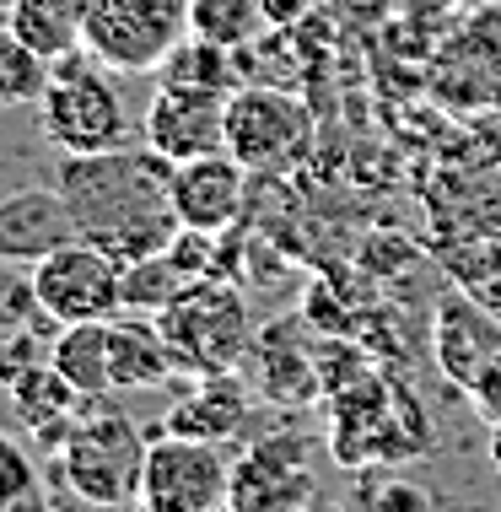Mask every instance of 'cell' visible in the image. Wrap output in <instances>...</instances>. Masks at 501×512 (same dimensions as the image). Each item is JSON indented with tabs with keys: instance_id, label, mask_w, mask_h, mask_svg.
<instances>
[{
	"instance_id": "cell-17",
	"label": "cell",
	"mask_w": 501,
	"mask_h": 512,
	"mask_svg": "<svg viewBox=\"0 0 501 512\" xmlns=\"http://www.w3.org/2000/svg\"><path fill=\"white\" fill-rule=\"evenodd\" d=\"M49 367L81 399H103L114 394V362H108V318L92 324H60V335L49 345Z\"/></svg>"
},
{
	"instance_id": "cell-18",
	"label": "cell",
	"mask_w": 501,
	"mask_h": 512,
	"mask_svg": "<svg viewBox=\"0 0 501 512\" xmlns=\"http://www.w3.org/2000/svg\"><path fill=\"white\" fill-rule=\"evenodd\" d=\"M6 27L44 60L81 49V0H6Z\"/></svg>"
},
{
	"instance_id": "cell-6",
	"label": "cell",
	"mask_w": 501,
	"mask_h": 512,
	"mask_svg": "<svg viewBox=\"0 0 501 512\" xmlns=\"http://www.w3.org/2000/svg\"><path fill=\"white\" fill-rule=\"evenodd\" d=\"M27 275L49 324H92V318L124 313V265L87 238L44 254L38 265H27Z\"/></svg>"
},
{
	"instance_id": "cell-25",
	"label": "cell",
	"mask_w": 501,
	"mask_h": 512,
	"mask_svg": "<svg viewBox=\"0 0 501 512\" xmlns=\"http://www.w3.org/2000/svg\"><path fill=\"white\" fill-rule=\"evenodd\" d=\"M33 318H44L33 297V275H17V270H0V335L17 324H33Z\"/></svg>"
},
{
	"instance_id": "cell-9",
	"label": "cell",
	"mask_w": 501,
	"mask_h": 512,
	"mask_svg": "<svg viewBox=\"0 0 501 512\" xmlns=\"http://www.w3.org/2000/svg\"><path fill=\"white\" fill-rule=\"evenodd\" d=\"M141 135L167 162H194V157H211V151H227V92L162 81L146 108Z\"/></svg>"
},
{
	"instance_id": "cell-28",
	"label": "cell",
	"mask_w": 501,
	"mask_h": 512,
	"mask_svg": "<svg viewBox=\"0 0 501 512\" xmlns=\"http://www.w3.org/2000/svg\"><path fill=\"white\" fill-rule=\"evenodd\" d=\"M491 464L501 469V426H496V432H491Z\"/></svg>"
},
{
	"instance_id": "cell-15",
	"label": "cell",
	"mask_w": 501,
	"mask_h": 512,
	"mask_svg": "<svg viewBox=\"0 0 501 512\" xmlns=\"http://www.w3.org/2000/svg\"><path fill=\"white\" fill-rule=\"evenodd\" d=\"M243 426H248V389L232 372H200V383L167 410V432L200 442H232Z\"/></svg>"
},
{
	"instance_id": "cell-8",
	"label": "cell",
	"mask_w": 501,
	"mask_h": 512,
	"mask_svg": "<svg viewBox=\"0 0 501 512\" xmlns=\"http://www.w3.org/2000/svg\"><path fill=\"white\" fill-rule=\"evenodd\" d=\"M313 119L302 98L281 87H232L227 92V151L248 173H281L308 151Z\"/></svg>"
},
{
	"instance_id": "cell-23",
	"label": "cell",
	"mask_w": 501,
	"mask_h": 512,
	"mask_svg": "<svg viewBox=\"0 0 501 512\" xmlns=\"http://www.w3.org/2000/svg\"><path fill=\"white\" fill-rule=\"evenodd\" d=\"M38 502H44V486H38L33 459H27V448L11 432H0V512L38 507Z\"/></svg>"
},
{
	"instance_id": "cell-3",
	"label": "cell",
	"mask_w": 501,
	"mask_h": 512,
	"mask_svg": "<svg viewBox=\"0 0 501 512\" xmlns=\"http://www.w3.org/2000/svg\"><path fill=\"white\" fill-rule=\"evenodd\" d=\"M151 318H157V329L173 345L178 372H194V378L200 372H232L248 356V340H254L243 297L227 281H216V275L189 281L184 292Z\"/></svg>"
},
{
	"instance_id": "cell-14",
	"label": "cell",
	"mask_w": 501,
	"mask_h": 512,
	"mask_svg": "<svg viewBox=\"0 0 501 512\" xmlns=\"http://www.w3.org/2000/svg\"><path fill=\"white\" fill-rule=\"evenodd\" d=\"M302 318H275L270 329H259L248 340V362H254V389L275 405H302L318 394V362L313 351L297 340Z\"/></svg>"
},
{
	"instance_id": "cell-4",
	"label": "cell",
	"mask_w": 501,
	"mask_h": 512,
	"mask_svg": "<svg viewBox=\"0 0 501 512\" xmlns=\"http://www.w3.org/2000/svg\"><path fill=\"white\" fill-rule=\"evenodd\" d=\"M146 448L151 442L130 415H92L71 426V437L54 453V469L87 507H130L141 502Z\"/></svg>"
},
{
	"instance_id": "cell-11",
	"label": "cell",
	"mask_w": 501,
	"mask_h": 512,
	"mask_svg": "<svg viewBox=\"0 0 501 512\" xmlns=\"http://www.w3.org/2000/svg\"><path fill=\"white\" fill-rule=\"evenodd\" d=\"M243 189L248 168L232 151H211L194 162H173V211L178 227H200V232H227L243 211Z\"/></svg>"
},
{
	"instance_id": "cell-27",
	"label": "cell",
	"mask_w": 501,
	"mask_h": 512,
	"mask_svg": "<svg viewBox=\"0 0 501 512\" xmlns=\"http://www.w3.org/2000/svg\"><path fill=\"white\" fill-rule=\"evenodd\" d=\"M372 507H383V512H426L431 507V491H421V486H405V480H388V486H378V491H361Z\"/></svg>"
},
{
	"instance_id": "cell-12",
	"label": "cell",
	"mask_w": 501,
	"mask_h": 512,
	"mask_svg": "<svg viewBox=\"0 0 501 512\" xmlns=\"http://www.w3.org/2000/svg\"><path fill=\"white\" fill-rule=\"evenodd\" d=\"M71 238L81 232L60 189H17L0 200V265H38Z\"/></svg>"
},
{
	"instance_id": "cell-2",
	"label": "cell",
	"mask_w": 501,
	"mask_h": 512,
	"mask_svg": "<svg viewBox=\"0 0 501 512\" xmlns=\"http://www.w3.org/2000/svg\"><path fill=\"white\" fill-rule=\"evenodd\" d=\"M33 108H38L44 135L65 151V157L114 151V146H124V130H130L114 81L97 71L81 49L49 60V87H44V98H38Z\"/></svg>"
},
{
	"instance_id": "cell-29",
	"label": "cell",
	"mask_w": 501,
	"mask_h": 512,
	"mask_svg": "<svg viewBox=\"0 0 501 512\" xmlns=\"http://www.w3.org/2000/svg\"><path fill=\"white\" fill-rule=\"evenodd\" d=\"M453 6H485V0H453Z\"/></svg>"
},
{
	"instance_id": "cell-1",
	"label": "cell",
	"mask_w": 501,
	"mask_h": 512,
	"mask_svg": "<svg viewBox=\"0 0 501 512\" xmlns=\"http://www.w3.org/2000/svg\"><path fill=\"white\" fill-rule=\"evenodd\" d=\"M54 189L71 205L81 238L114 254L119 265H141L151 254H167V243L178 232L173 162L157 157L151 146L65 157L60 173H54Z\"/></svg>"
},
{
	"instance_id": "cell-19",
	"label": "cell",
	"mask_w": 501,
	"mask_h": 512,
	"mask_svg": "<svg viewBox=\"0 0 501 512\" xmlns=\"http://www.w3.org/2000/svg\"><path fill=\"white\" fill-rule=\"evenodd\" d=\"M157 71H162V81H178V87H211V92H232V87H238L232 49L216 44V38H200V33L178 38Z\"/></svg>"
},
{
	"instance_id": "cell-24",
	"label": "cell",
	"mask_w": 501,
	"mask_h": 512,
	"mask_svg": "<svg viewBox=\"0 0 501 512\" xmlns=\"http://www.w3.org/2000/svg\"><path fill=\"white\" fill-rule=\"evenodd\" d=\"M33 324H38V318H33ZM33 324H17V329H6V335H0V389H6V394L17 389V383H22L38 362H44Z\"/></svg>"
},
{
	"instance_id": "cell-20",
	"label": "cell",
	"mask_w": 501,
	"mask_h": 512,
	"mask_svg": "<svg viewBox=\"0 0 501 512\" xmlns=\"http://www.w3.org/2000/svg\"><path fill=\"white\" fill-rule=\"evenodd\" d=\"M264 22H270L264 0H189V33L216 38V44H227V49L254 44Z\"/></svg>"
},
{
	"instance_id": "cell-21",
	"label": "cell",
	"mask_w": 501,
	"mask_h": 512,
	"mask_svg": "<svg viewBox=\"0 0 501 512\" xmlns=\"http://www.w3.org/2000/svg\"><path fill=\"white\" fill-rule=\"evenodd\" d=\"M49 87V60L33 44H22L6 22H0V108L38 103Z\"/></svg>"
},
{
	"instance_id": "cell-22",
	"label": "cell",
	"mask_w": 501,
	"mask_h": 512,
	"mask_svg": "<svg viewBox=\"0 0 501 512\" xmlns=\"http://www.w3.org/2000/svg\"><path fill=\"white\" fill-rule=\"evenodd\" d=\"M189 286V275L167 254H151L141 265H124V313H162Z\"/></svg>"
},
{
	"instance_id": "cell-10",
	"label": "cell",
	"mask_w": 501,
	"mask_h": 512,
	"mask_svg": "<svg viewBox=\"0 0 501 512\" xmlns=\"http://www.w3.org/2000/svg\"><path fill=\"white\" fill-rule=\"evenodd\" d=\"M313 469H308V448L302 437H270L254 442L238 464H232V512H286V507H308L313 502Z\"/></svg>"
},
{
	"instance_id": "cell-26",
	"label": "cell",
	"mask_w": 501,
	"mask_h": 512,
	"mask_svg": "<svg viewBox=\"0 0 501 512\" xmlns=\"http://www.w3.org/2000/svg\"><path fill=\"white\" fill-rule=\"evenodd\" d=\"M469 405L480 410V421H491V426H501V351L485 362L480 372H475V383H469Z\"/></svg>"
},
{
	"instance_id": "cell-16",
	"label": "cell",
	"mask_w": 501,
	"mask_h": 512,
	"mask_svg": "<svg viewBox=\"0 0 501 512\" xmlns=\"http://www.w3.org/2000/svg\"><path fill=\"white\" fill-rule=\"evenodd\" d=\"M108 362H114V389H162L178 372V356L157 318H108Z\"/></svg>"
},
{
	"instance_id": "cell-5",
	"label": "cell",
	"mask_w": 501,
	"mask_h": 512,
	"mask_svg": "<svg viewBox=\"0 0 501 512\" xmlns=\"http://www.w3.org/2000/svg\"><path fill=\"white\" fill-rule=\"evenodd\" d=\"M189 33V0H81V44L103 71H157Z\"/></svg>"
},
{
	"instance_id": "cell-7",
	"label": "cell",
	"mask_w": 501,
	"mask_h": 512,
	"mask_svg": "<svg viewBox=\"0 0 501 512\" xmlns=\"http://www.w3.org/2000/svg\"><path fill=\"white\" fill-rule=\"evenodd\" d=\"M232 496V464L221 459V442L162 432L146 448L141 507L146 512H221Z\"/></svg>"
},
{
	"instance_id": "cell-13",
	"label": "cell",
	"mask_w": 501,
	"mask_h": 512,
	"mask_svg": "<svg viewBox=\"0 0 501 512\" xmlns=\"http://www.w3.org/2000/svg\"><path fill=\"white\" fill-rule=\"evenodd\" d=\"M431 351H437V367L458 389H469L475 372L501 351V324L469 292H442L437 318H431Z\"/></svg>"
}]
</instances>
